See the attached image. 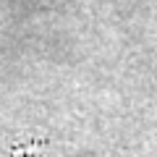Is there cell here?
I'll list each match as a JSON object with an SVG mask.
<instances>
[{"label":"cell","instance_id":"obj_1","mask_svg":"<svg viewBox=\"0 0 157 157\" xmlns=\"http://www.w3.org/2000/svg\"><path fill=\"white\" fill-rule=\"evenodd\" d=\"M13 157H71L68 152H60V149H52V147H45V144H39V147H16L13 149Z\"/></svg>","mask_w":157,"mask_h":157}]
</instances>
